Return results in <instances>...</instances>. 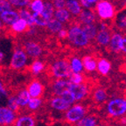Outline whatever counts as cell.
Segmentation results:
<instances>
[{
	"label": "cell",
	"mask_w": 126,
	"mask_h": 126,
	"mask_svg": "<svg viewBox=\"0 0 126 126\" xmlns=\"http://www.w3.org/2000/svg\"><path fill=\"white\" fill-rule=\"evenodd\" d=\"M123 4H124V7H125V9H126V0H123Z\"/></svg>",
	"instance_id": "681fc988"
},
{
	"label": "cell",
	"mask_w": 126,
	"mask_h": 126,
	"mask_svg": "<svg viewBox=\"0 0 126 126\" xmlns=\"http://www.w3.org/2000/svg\"><path fill=\"white\" fill-rule=\"evenodd\" d=\"M12 9V5L9 2V0H0V13L5 11Z\"/></svg>",
	"instance_id": "60d3db41"
},
{
	"label": "cell",
	"mask_w": 126,
	"mask_h": 126,
	"mask_svg": "<svg viewBox=\"0 0 126 126\" xmlns=\"http://www.w3.org/2000/svg\"><path fill=\"white\" fill-rule=\"evenodd\" d=\"M49 72L52 76L56 79L67 78L71 73L69 61L64 59L55 61L50 66Z\"/></svg>",
	"instance_id": "3957f363"
},
{
	"label": "cell",
	"mask_w": 126,
	"mask_h": 126,
	"mask_svg": "<svg viewBox=\"0 0 126 126\" xmlns=\"http://www.w3.org/2000/svg\"><path fill=\"white\" fill-rule=\"evenodd\" d=\"M15 98L16 101H17V103H18V108H22V107L27 106L28 102H29L31 96H30L27 89H22L18 92L17 95H15Z\"/></svg>",
	"instance_id": "cb8c5ba5"
},
{
	"label": "cell",
	"mask_w": 126,
	"mask_h": 126,
	"mask_svg": "<svg viewBox=\"0 0 126 126\" xmlns=\"http://www.w3.org/2000/svg\"><path fill=\"white\" fill-rule=\"evenodd\" d=\"M115 25L120 31H126V9H124L115 16Z\"/></svg>",
	"instance_id": "44dd1931"
},
{
	"label": "cell",
	"mask_w": 126,
	"mask_h": 126,
	"mask_svg": "<svg viewBox=\"0 0 126 126\" xmlns=\"http://www.w3.org/2000/svg\"><path fill=\"white\" fill-rule=\"evenodd\" d=\"M32 18H33L34 26H38V27H46L47 25V22L49 21V19L46 18L45 16H43L41 13L32 12Z\"/></svg>",
	"instance_id": "1f68e13d"
},
{
	"label": "cell",
	"mask_w": 126,
	"mask_h": 126,
	"mask_svg": "<svg viewBox=\"0 0 126 126\" xmlns=\"http://www.w3.org/2000/svg\"><path fill=\"white\" fill-rule=\"evenodd\" d=\"M83 64V68L89 73H92L94 70H96L97 61L91 55H86L81 59Z\"/></svg>",
	"instance_id": "d6986e66"
},
{
	"label": "cell",
	"mask_w": 126,
	"mask_h": 126,
	"mask_svg": "<svg viewBox=\"0 0 126 126\" xmlns=\"http://www.w3.org/2000/svg\"><path fill=\"white\" fill-rule=\"evenodd\" d=\"M58 38L61 39H66L67 38V29H66L65 27L62 28L61 31L57 33Z\"/></svg>",
	"instance_id": "7bdbcfd3"
},
{
	"label": "cell",
	"mask_w": 126,
	"mask_h": 126,
	"mask_svg": "<svg viewBox=\"0 0 126 126\" xmlns=\"http://www.w3.org/2000/svg\"><path fill=\"white\" fill-rule=\"evenodd\" d=\"M44 69H45V64L39 60H35L30 66V71L33 75H39L42 73Z\"/></svg>",
	"instance_id": "836d02e7"
},
{
	"label": "cell",
	"mask_w": 126,
	"mask_h": 126,
	"mask_svg": "<svg viewBox=\"0 0 126 126\" xmlns=\"http://www.w3.org/2000/svg\"><path fill=\"white\" fill-rule=\"evenodd\" d=\"M75 124V126H95L97 124V120L94 116H84Z\"/></svg>",
	"instance_id": "f546056e"
},
{
	"label": "cell",
	"mask_w": 126,
	"mask_h": 126,
	"mask_svg": "<svg viewBox=\"0 0 126 126\" xmlns=\"http://www.w3.org/2000/svg\"><path fill=\"white\" fill-rule=\"evenodd\" d=\"M22 49L26 52L27 56L36 59L41 56L43 53V48L37 41L34 40H26L23 43V48Z\"/></svg>",
	"instance_id": "52a82bcc"
},
{
	"label": "cell",
	"mask_w": 126,
	"mask_h": 126,
	"mask_svg": "<svg viewBox=\"0 0 126 126\" xmlns=\"http://www.w3.org/2000/svg\"><path fill=\"white\" fill-rule=\"evenodd\" d=\"M30 26L27 25L26 21L22 18H18L17 21H15L12 26H10V32L11 34L16 36L18 34H21L27 32L28 28Z\"/></svg>",
	"instance_id": "9a60e30c"
},
{
	"label": "cell",
	"mask_w": 126,
	"mask_h": 126,
	"mask_svg": "<svg viewBox=\"0 0 126 126\" xmlns=\"http://www.w3.org/2000/svg\"><path fill=\"white\" fill-rule=\"evenodd\" d=\"M119 118H120V124H122L123 125H126V117L121 116Z\"/></svg>",
	"instance_id": "bcb514c9"
},
{
	"label": "cell",
	"mask_w": 126,
	"mask_h": 126,
	"mask_svg": "<svg viewBox=\"0 0 126 126\" xmlns=\"http://www.w3.org/2000/svg\"><path fill=\"white\" fill-rule=\"evenodd\" d=\"M6 97H8L7 91L4 88L2 82L0 81V100H3L4 98H6Z\"/></svg>",
	"instance_id": "ee69618b"
},
{
	"label": "cell",
	"mask_w": 126,
	"mask_h": 126,
	"mask_svg": "<svg viewBox=\"0 0 126 126\" xmlns=\"http://www.w3.org/2000/svg\"><path fill=\"white\" fill-rule=\"evenodd\" d=\"M30 1L31 0H9V2L11 3L12 7L19 8V9L28 7Z\"/></svg>",
	"instance_id": "8d00e7d4"
},
{
	"label": "cell",
	"mask_w": 126,
	"mask_h": 126,
	"mask_svg": "<svg viewBox=\"0 0 126 126\" xmlns=\"http://www.w3.org/2000/svg\"><path fill=\"white\" fill-rule=\"evenodd\" d=\"M28 7L34 13H41L44 7V0H31Z\"/></svg>",
	"instance_id": "d6a6232c"
},
{
	"label": "cell",
	"mask_w": 126,
	"mask_h": 126,
	"mask_svg": "<svg viewBox=\"0 0 126 126\" xmlns=\"http://www.w3.org/2000/svg\"><path fill=\"white\" fill-rule=\"evenodd\" d=\"M67 39L69 43L77 48H83L89 46L90 40L87 37L81 25L74 21L67 29Z\"/></svg>",
	"instance_id": "6da1fadb"
},
{
	"label": "cell",
	"mask_w": 126,
	"mask_h": 126,
	"mask_svg": "<svg viewBox=\"0 0 126 126\" xmlns=\"http://www.w3.org/2000/svg\"><path fill=\"white\" fill-rule=\"evenodd\" d=\"M96 70L102 75H107L111 70V63L106 59H100L97 61Z\"/></svg>",
	"instance_id": "d4e9b609"
},
{
	"label": "cell",
	"mask_w": 126,
	"mask_h": 126,
	"mask_svg": "<svg viewBox=\"0 0 126 126\" xmlns=\"http://www.w3.org/2000/svg\"><path fill=\"white\" fill-rule=\"evenodd\" d=\"M81 28L84 31L85 34L87 37L89 38V40H93L94 39L95 36L98 32V27L95 23H91V24H85V25H81Z\"/></svg>",
	"instance_id": "7402d4cb"
},
{
	"label": "cell",
	"mask_w": 126,
	"mask_h": 126,
	"mask_svg": "<svg viewBox=\"0 0 126 126\" xmlns=\"http://www.w3.org/2000/svg\"><path fill=\"white\" fill-rule=\"evenodd\" d=\"M27 91L31 97H40L44 93V86L38 80H33L29 83Z\"/></svg>",
	"instance_id": "4fadbf2b"
},
{
	"label": "cell",
	"mask_w": 126,
	"mask_h": 126,
	"mask_svg": "<svg viewBox=\"0 0 126 126\" xmlns=\"http://www.w3.org/2000/svg\"><path fill=\"white\" fill-rule=\"evenodd\" d=\"M53 18L59 20L62 24L68 23L71 20V14L66 8H61V9H55L54 13H53Z\"/></svg>",
	"instance_id": "ffe728a7"
},
{
	"label": "cell",
	"mask_w": 126,
	"mask_h": 126,
	"mask_svg": "<svg viewBox=\"0 0 126 126\" xmlns=\"http://www.w3.org/2000/svg\"><path fill=\"white\" fill-rule=\"evenodd\" d=\"M28 56L22 48H16L12 53L10 67L15 70H19L26 67Z\"/></svg>",
	"instance_id": "8992f818"
},
{
	"label": "cell",
	"mask_w": 126,
	"mask_h": 126,
	"mask_svg": "<svg viewBox=\"0 0 126 126\" xmlns=\"http://www.w3.org/2000/svg\"><path fill=\"white\" fill-rule=\"evenodd\" d=\"M61 96L62 97V98L64 99V100H65L67 103H69L70 105L74 104V103L75 102V97H74V95L72 94V93H71L68 89H67V90H66L64 93H62V94H61Z\"/></svg>",
	"instance_id": "74e56055"
},
{
	"label": "cell",
	"mask_w": 126,
	"mask_h": 126,
	"mask_svg": "<svg viewBox=\"0 0 126 126\" xmlns=\"http://www.w3.org/2000/svg\"><path fill=\"white\" fill-rule=\"evenodd\" d=\"M65 8L74 17H77L82 10V6L79 0H66Z\"/></svg>",
	"instance_id": "ac0fdd59"
},
{
	"label": "cell",
	"mask_w": 126,
	"mask_h": 126,
	"mask_svg": "<svg viewBox=\"0 0 126 126\" xmlns=\"http://www.w3.org/2000/svg\"><path fill=\"white\" fill-rule=\"evenodd\" d=\"M95 126H103V125H97V124H96V125H95Z\"/></svg>",
	"instance_id": "f907efd6"
},
{
	"label": "cell",
	"mask_w": 126,
	"mask_h": 126,
	"mask_svg": "<svg viewBox=\"0 0 126 126\" xmlns=\"http://www.w3.org/2000/svg\"><path fill=\"white\" fill-rule=\"evenodd\" d=\"M4 28V24H3V22L1 21V19H0V31Z\"/></svg>",
	"instance_id": "c3c4849f"
},
{
	"label": "cell",
	"mask_w": 126,
	"mask_h": 126,
	"mask_svg": "<svg viewBox=\"0 0 126 126\" xmlns=\"http://www.w3.org/2000/svg\"><path fill=\"white\" fill-rule=\"evenodd\" d=\"M68 78V81L72 84H80V83L84 82V76L82 73H75V72H71Z\"/></svg>",
	"instance_id": "e575fe53"
},
{
	"label": "cell",
	"mask_w": 126,
	"mask_h": 126,
	"mask_svg": "<svg viewBox=\"0 0 126 126\" xmlns=\"http://www.w3.org/2000/svg\"><path fill=\"white\" fill-rule=\"evenodd\" d=\"M93 99H94V102L100 104L107 101L108 99V93L105 89H96L93 93Z\"/></svg>",
	"instance_id": "484cf974"
},
{
	"label": "cell",
	"mask_w": 126,
	"mask_h": 126,
	"mask_svg": "<svg viewBox=\"0 0 126 126\" xmlns=\"http://www.w3.org/2000/svg\"><path fill=\"white\" fill-rule=\"evenodd\" d=\"M94 12L96 17L102 21H108L115 18L116 12V7L109 0H100L94 6Z\"/></svg>",
	"instance_id": "7a4b0ae2"
},
{
	"label": "cell",
	"mask_w": 126,
	"mask_h": 126,
	"mask_svg": "<svg viewBox=\"0 0 126 126\" xmlns=\"http://www.w3.org/2000/svg\"><path fill=\"white\" fill-rule=\"evenodd\" d=\"M69 66H70L71 72L75 73H82L84 70L83 68V64L81 59L78 57H73L69 61Z\"/></svg>",
	"instance_id": "4316f807"
},
{
	"label": "cell",
	"mask_w": 126,
	"mask_h": 126,
	"mask_svg": "<svg viewBox=\"0 0 126 126\" xmlns=\"http://www.w3.org/2000/svg\"><path fill=\"white\" fill-rule=\"evenodd\" d=\"M68 90L74 95L75 102H81V101L84 100L89 93V87L84 82L80 83V84H72L71 83L68 88Z\"/></svg>",
	"instance_id": "ba28073f"
},
{
	"label": "cell",
	"mask_w": 126,
	"mask_h": 126,
	"mask_svg": "<svg viewBox=\"0 0 126 126\" xmlns=\"http://www.w3.org/2000/svg\"><path fill=\"white\" fill-rule=\"evenodd\" d=\"M42 103V101L41 99L39 98V97H31L28 102V109L31 110H36L40 107Z\"/></svg>",
	"instance_id": "d590c367"
},
{
	"label": "cell",
	"mask_w": 126,
	"mask_h": 126,
	"mask_svg": "<svg viewBox=\"0 0 126 126\" xmlns=\"http://www.w3.org/2000/svg\"><path fill=\"white\" fill-rule=\"evenodd\" d=\"M15 120V111L9 108L0 107V124H4V125L12 124Z\"/></svg>",
	"instance_id": "30bf717a"
},
{
	"label": "cell",
	"mask_w": 126,
	"mask_h": 126,
	"mask_svg": "<svg viewBox=\"0 0 126 126\" xmlns=\"http://www.w3.org/2000/svg\"><path fill=\"white\" fill-rule=\"evenodd\" d=\"M15 121V126H35V121L30 116H20Z\"/></svg>",
	"instance_id": "4dcf8cb0"
},
{
	"label": "cell",
	"mask_w": 126,
	"mask_h": 126,
	"mask_svg": "<svg viewBox=\"0 0 126 126\" xmlns=\"http://www.w3.org/2000/svg\"><path fill=\"white\" fill-rule=\"evenodd\" d=\"M111 34H112V32H111V31L109 28L98 30L94 39H95L96 43L99 46H101V47H108L109 43H110Z\"/></svg>",
	"instance_id": "5bb4252c"
},
{
	"label": "cell",
	"mask_w": 126,
	"mask_h": 126,
	"mask_svg": "<svg viewBox=\"0 0 126 126\" xmlns=\"http://www.w3.org/2000/svg\"><path fill=\"white\" fill-rule=\"evenodd\" d=\"M107 113L110 116L119 118L126 114V99L116 97L110 100L107 104Z\"/></svg>",
	"instance_id": "277c9868"
},
{
	"label": "cell",
	"mask_w": 126,
	"mask_h": 126,
	"mask_svg": "<svg viewBox=\"0 0 126 126\" xmlns=\"http://www.w3.org/2000/svg\"><path fill=\"white\" fill-rule=\"evenodd\" d=\"M77 22L80 25H85V24H91V23H95L96 21V14L93 11L92 9H82L81 13L79 14L76 17Z\"/></svg>",
	"instance_id": "9c48e42d"
},
{
	"label": "cell",
	"mask_w": 126,
	"mask_h": 126,
	"mask_svg": "<svg viewBox=\"0 0 126 126\" xmlns=\"http://www.w3.org/2000/svg\"><path fill=\"white\" fill-rule=\"evenodd\" d=\"M18 18H19V16H18V11H13L12 9L0 13V19L6 26H12V24L15 21H17Z\"/></svg>",
	"instance_id": "8fae6325"
},
{
	"label": "cell",
	"mask_w": 126,
	"mask_h": 126,
	"mask_svg": "<svg viewBox=\"0 0 126 126\" xmlns=\"http://www.w3.org/2000/svg\"><path fill=\"white\" fill-rule=\"evenodd\" d=\"M70 81L67 80H63V79H57L53 81L52 85V90L55 95H59L61 96L62 93H64L66 90H67L70 86Z\"/></svg>",
	"instance_id": "7c38bea8"
},
{
	"label": "cell",
	"mask_w": 126,
	"mask_h": 126,
	"mask_svg": "<svg viewBox=\"0 0 126 126\" xmlns=\"http://www.w3.org/2000/svg\"><path fill=\"white\" fill-rule=\"evenodd\" d=\"M120 52L126 53V37H123L120 43Z\"/></svg>",
	"instance_id": "f6af8a7d"
},
{
	"label": "cell",
	"mask_w": 126,
	"mask_h": 126,
	"mask_svg": "<svg viewBox=\"0 0 126 126\" xmlns=\"http://www.w3.org/2000/svg\"><path fill=\"white\" fill-rule=\"evenodd\" d=\"M86 116V109L81 104H72L65 114V119L69 124H75Z\"/></svg>",
	"instance_id": "5b68a950"
},
{
	"label": "cell",
	"mask_w": 126,
	"mask_h": 126,
	"mask_svg": "<svg viewBox=\"0 0 126 126\" xmlns=\"http://www.w3.org/2000/svg\"><path fill=\"white\" fill-rule=\"evenodd\" d=\"M46 28L51 33L57 34L62 28H64V24H62L61 22H60L59 20H57L53 17L52 18H50L49 21L47 22Z\"/></svg>",
	"instance_id": "603a6c76"
},
{
	"label": "cell",
	"mask_w": 126,
	"mask_h": 126,
	"mask_svg": "<svg viewBox=\"0 0 126 126\" xmlns=\"http://www.w3.org/2000/svg\"><path fill=\"white\" fill-rule=\"evenodd\" d=\"M7 103H8V108L12 110L13 111L16 110H18V103H17V101H16L15 98V95H11V96L8 97V100H7Z\"/></svg>",
	"instance_id": "f35d334b"
},
{
	"label": "cell",
	"mask_w": 126,
	"mask_h": 126,
	"mask_svg": "<svg viewBox=\"0 0 126 126\" xmlns=\"http://www.w3.org/2000/svg\"><path fill=\"white\" fill-rule=\"evenodd\" d=\"M100 0H79V2L81 3V6L86 9H92L93 6L96 4L97 2H99Z\"/></svg>",
	"instance_id": "ab89813d"
},
{
	"label": "cell",
	"mask_w": 126,
	"mask_h": 126,
	"mask_svg": "<svg viewBox=\"0 0 126 126\" xmlns=\"http://www.w3.org/2000/svg\"><path fill=\"white\" fill-rule=\"evenodd\" d=\"M4 58V53L2 51H0V61H2Z\"/></svg>",
	"instance_id": "7dc6e473"
},
{
	"label": "cell",
	"mask_w": 126,
	"mask_h": 126,
	"mask_svg": "<svg viewBox=\"0 0 126 126\" xmlns=\"http://www.w3.org/2000/svg\"><path fill=\"white\" fill-rule=\"evenodd\" d=\"M50 106L52 107V109L58 111H66L71 105L67 103L61 96L55 95L50 101Z\"/></svg>",
	"instance_id": "2e32d148"
},
{
	"label": "cell",
	"mask_w": 126,
	"mask_h": 126,
	"mask_svg": "<svg viewBox=\"0 0 126 126\" xmlns=\"http://www.w3.org/2000/svg\"><path fill=\"white\" fill-rule=\"evenodd\" d=\"M55 8L53 6V3L51 2V0H44V7L43 11H42L41 14L45 16L46 18L48 19L52 18L53 17V13H54Z\"/></svg>",
	"instance_id": "83f0119b"
},
{
	"label": "cell",
	"mask_w": 126,
	"mask_h": 126,
	"mask_svg": "<svg viewBox=\"0 0 126 126\" xmlns=\"http://www.w3.org/2000/svg\"><path fill=\"white\" fill-rule=\"evenodd\" d=\"M18 16H19V18L25 20V21L27 23L28 26H34L33 18H32V13L30 12V10H26V9H23V8H21L20 10L18 11Z\"/></svg>",
	"instance_id": "f1b7e54d"
},
{
	"label": "cell",
	"mask_w": 126,
	"mask_h": 126,
	"mask_svg": "<svg viewBox=\"0 0 126 126\" xmlns=\"http://www.w3.org/2000/svg\"><path fill=\"white\" fill-rule=\"evenodd\" d=\"M51 2L53 3L55 9H61L65 8L66 6V0H51Z\"/></svg>",
	"instance_id": "b9f144b4"
},
{
	"label": "cell",
	"mask_w": 126,
	"mask_h": 126,
	"mask_svg": "<svg viewBox=\"0 0 126 126\" xmlns=\"http://www.w3.org/2000/svg\"><path fill=\"white\" fill-rule=\"evenodd\" d=\"M123 37H124V35L121 32H112L110 43L108 46L110 47V51L113 53H119L120 52V43Z\"/></svg>",
	"instance_id": "e0dca14e"
}]
</instances>
